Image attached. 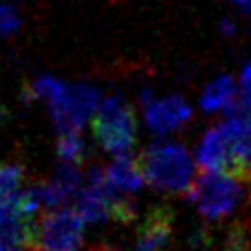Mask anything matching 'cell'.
Returning a JSON list of instances; mask_svg holds the SVG:
<instances>
[{
  "label": "cell",
  "instance_id": "obj_2",
  "mask_svg": "<svg viewBox=\"0 0 251 251\" xmlns=\"http://www.w3.org/2000/svg\"><path fill=\"white\" fill-rule=\"evenodd\" d=\"M137 122L133 110L120 98L110 96L100 102L92 116V135L94 139L112 155H129L135 141Z\"/></svg>",
  "mask_w": 251,
  "mask_h": 251
},
{
  "label": "cell",
  "instance_id": "obj_4",
  "mask_svg": "<svg viewBox=\"0 0 251 251\" xmlns=\"http://www.w3.org/2000/svg\"><path fill=\"white\" fill-rule=\"evenodd\" d=\"M84 220L75 208H57L35 218L31 251H76L82 241Z\"/></svg>",
  "mask_w": 251,
  "mask_h": 251
},
{
  "label": "cell",
  "instance_id": "obj_7",
  "mask_svg": "<svg viewBox=\"0 0 251 251\" xmlns=\"http://www.w3.org/2000/svg\"><path fill=\"white\" fill-rule=\"evenodd\" d=\"M143 118L153 133L163 135L173 129H178L182 124L190 120V106L180 96L171 94L147 104L143 110Z\"/></svg>",
  "mask_w": 251,
  "mask_h": 251
},
{
  "label": "cell",
  "instance_id": "obj_18",
  "mask_svg": "<svg viewBox=\"0 0 251 251\" xmlns=\"http://www.w3.org/2000/svg\"><path fill=\"white\" fill-rule=\"evenodd\" d=\"M218 27H220V31H222L224 35H233L235 29H237V25H235V22H233L231 18H222L220 24H218Z\"/></svg>",
  "mask_w": 251,
  "mask_h": 251
},
{
  "label": "cell",
  "instance_id": "obj_22",
  "mask_svg": "<svg viewBox=\"0 0 251 251\" xmlns=\"http://www.w3.org/2000/svg\"><path fill=\"white\" fill-rule=\"evenodd\" d=\"M2 118H4V106L0 104V122H2Z\"/></svg>",
  "mask_w": 251,
  "mask_h": 251
},
{
  "label": "cell",
  "instance_id": "obj_3",
  "mask_svg": "<svg viewBox=\"0 0 251 251\" xmlns=\"http://www.w3.org/2000/svg\"><path fill=\"white\" fill-rule=\"evenodd\" d=\"M186 196L202 218L220 220L237 206L241 196V180L226 171L200 173Z\"/></svg>",
  "mask_w": 251,
  "mask_h": 251
},
{
  "label": "cell",
  "instance_id": "obj_9",
  "mask_svg": "<svg viewBox=\"0 0 251 251\" xmlns=\"http://www.w3.org/2000/svg\"><path fill=\"white\" fill-rule=\"evenodd\" d=\"M173 239V212L167 206L153 208L137 229L133 251H165Z\"/></svg>",
  "mask_w": 251,
  "mask_h": 251
},
{
  "label": "cell",
  "instance_id": "obj_19",
  "mask_svg": "<svg viewBox=\"0 0 251 251\" xmlns=\"http://www.w3.org/2000/svg\"><path fill=\"white\" fill-rule=\"evenodd\" d=\"M231 4L239 14L251 18V0H231Z\"/></svg>",
  "mask_w": 251,
  "mask_h": 251
},
{
  "label": "cell",
  "instance_id": "obj_5",
  "mask_svg": "<svg viewBox=\"0 0 251 251\" xmlns=\"http://www.w3.org/2000/svg\"><path fill=\"white\" fill-rule=\"evenodd\" d=\"M98 106V94L88 84H69L59 98L47 104L51 120L61 133H78Z\"/></svg>",
  "mask_w": 251,
  "mask_h": 251
},
{
  "label": "cell",
  "instance_id": "obj_20",
  "mask_svg": "<svg viewBox=\"0 0 251 251\" xmlns=\"http://www.w3.org/2000/svg\"><path fill=\"white\" fill-rule=\"evenodd\" d=\"M0 251H27V249H24V247H12V245L0 243Z\"/></svg>",
  "mask_w": 251,
  "mask_h": 251
},
{
  "label": "cell",
  "instance_id": "obj_10",
  "mask_svg": "<svg viewBox=\"0 0 251 251\" xmlns=\"http://www.w3.org/2000/svg\"><path fill=\"white\" fill-rule=\"evenodd\" d=\"M237 84L229 75L214 76L200 94V110L204 112H229L237 106Z\"/></svg>",
  "mask_w": 251,
  "mask_h": 251
},
{
  "label": "cell",
  "instance_id": "obj_11",
  "mask_svg": "<svg viewBox=\"0 0 251 251\" xmlns=\"http://www.w3.org/2000/svg\"><path fill=\"white\" fill-rule=\"evenodd\" d=\"M104 176H106V182L116 188L118 192H124V194H129V192H135L141 188V184L145 182L143 180V175L137 167V161L131 159V155H124V157H116L104 171Z\"/></svg>",
  "mask_w": 251,
  "mask_h": 251
},
{
  "label": "cell",
  "instance_id": "obj_16",
  "mask_svg": "<svg viewBox=\"0 0 251 251\" xmlns=\"http://www.w3.org/2000/svg\"><path fill=\"white\" fill-rule=\"evenodd\" d=\"M237 90H239V104L247 110H251V59L241 67L239 78H237Z\"/></svg>",
  "mask_w": 251,
  "mask_h": 251
},
{
  "label": "cell",
  "instance_id": "obj_8",
  "mask_svg": "<svg viewBox=\"0 0 251 251\" xmlns=\"http://www.w3.org/2000/svg\"><path fill=\"white\" fill-rule=\"evenodd\" d=\"M194 161L202 169V173L208 171H226L229 173L231 169V145L222 129L220 124L208 127L194 151Z\"/></svg>",
  "mask_w": 251,
  "mask_h": 251
},
{
  "label": "cell",
  "instance_id": "obj_23",
  "mask_svg": "<svg viewBox=\"0 0 251 251\" xmlns=\"http://www.w3.org/2000/svg\"><path fill=\"white\" fill-rule=\"evenodd\" d=\"M245 251H251V249H245Z\"/></svg>",
  "mask_w": 251,
  "mask_h": 251
},
{
  "label": "cell",
  "instance_id": "obj_17",
  "mask_svg": "<svg viewBox=\"0 0 251 251\" xmlns=\"http://www.w3.org/2000/svg\"><path fill=\"white\" fill-rule=\"evenodd\" d=\"M18 27V16L16 12L6 6V4H0V35H6L10 31H14Z\"/></svg>",
  "mask_w": 251,
  "mask_h": 251
},
{
  "label": "cell",
  "instance_id": "obj_12",
  "mask_svg": "<svg viewBox=\"0 0 251 251\" xmlns=\"http://www.w3.org/2000/svg\"><path fill=\"white\" fill-rule=\"evenodd\" d=\"M27 192L31 194L33 202L41 208H55V206H61L65 204V200L69 198V194L51 178V180H45V182H35L27 188Z\"/></svg>",
  "mask_w": 251,
  "mask_h": 251
},
{
  "label": "cell",
  "instance_id": "obj_15",
  "mask_svg": "<svg viewBox=\"0 0 251 251\" xmlns=\"http://www.w3.org/2000/svg\"><path fill=\"white\" fill-rule=\"evenodd\" d=\"M53 180L71 196L73 192L78 190V184H80L78 167H76V165H71V163H63L61 167H57V173H55Z\"/></svg>",
  "mask_w": 251,
  "mask_h": 251
},
{
  "label": "cell",
  "instance_id": "obj_14",
  "mask_svg": "<svg viewBox=\"0 0 251 251\" xmlns=\"http://www.w3.org/2000/svg\"><path fill=\"white\" fill-rule=\"evenodd\" d=\"M24 169L10 163H0V196H12L20 192Z\"/></svg>",
  "mask_w": 251,
  "mask_h": 251
},
{
  "label": "cell",
  "instance_id": "obj_13",
  "mask_svg": "<svg viewBox=\"0 0 251 251\" xmlns=\"http://www.w3.org/2000/svg\"><path fill=\"white\" fill-rule=\"evenodd\" d=\"M57 155L63 159V163L80 165L84 157V141L78 133H61L57 141Z\"/></svg>",
  "mask_w": 251,
  "mask_h": 251
},
{
  "label": "cell",
  "instance_id": "obj_6",
  "mask_svg": "<svg viewBox=\"0 0 251 251\" xmlns=\"http://www.w3.org/2000/svg\"><path fill=\"white\" fill-rule=\"evenodd\" d=\"M75 210L80 214V218L90 224H100L106 220H112V198H110V186L106 182L104 171L90 169L86 176V184L76 192V206Z\"/></svg>",
  "mask_w": 251,
  "mask_h": 251
},
{
  "label": "cell",
  "instance_id": "obj_21",
  "mask_svg": "<svg viewBox=\"0 0 251 251\" xmlns=\"http://www.w3.org/2000/svg\"><path fill=\"white\" fill-rule=\"evenodd\" d=\"M90 251H114V249H110V247H106V245H96V247H92Z\"/></svg>",
  "mask_w": 251,
  "mask_h": 251
},
{
  "label": "cell",
  "instance_id": "obj_1",
  "mask_svg": "<svg viewBox=\"0 0 251 251\" xmlns=\"http://www.w3.org/2000/svg\"><path fill=\"white\" fill-rule=\"evenodd\" d=\"M143 180L159 190L182 194L194 182V161L180 143L155 141L135 159Z\"/></svg>",
  "mask_w": 251,
  "mask_h": 251
}]
</instances>
